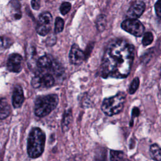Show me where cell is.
I'll return each instance as SVG.
<instances>
[{"instance_id":"cell-1","label":"cell","mask_w":161,"mask_h":161,"mask_svg":"<svg viewBox=\"0 0 161 161\" xmlns=\"http://www.w3.org/2000/svg\"><path fill=\"white\" fill-rule=\"evenodd\" d=\"M134 54V47L126 41L116 39L110 42L104 50L101 60L102 77H126L131 69Z\"/></svg>"},{"instance_id":"cell-2","label":"cell","mask_w":161,"mask_h":161,"mask_svg":"<svg viewBox=\"0 0 161 161\" xmlns=\"http://www.w3.org/2000/svg\"><path fill=\"white\" fill-rule=\"evenodd\" d=\"M45 135L38 127L33 128L30 132L27 141V153L31 158H36L42 155L44 151Z\"/></svg>"},{"instance_id":"cell-3","label":"cell","mask_w":161,"mask_h":161,"mask_svg":"<svg viewBox=\"0 0 161 161\" xmlns=\"http://www.w3.org/2000/svg\"><path fill=\"white\" fill-rule=\"evenodd\" d=\"M58 97L56 94L41 96L35 103V114L38 117H44L50 114L57 106Z\"/></svg>"},{"instance_id":"cell-4","label":"cell","mask_w":161,"mask_h":161,"mask_svg":"<svg viewBox=\"0 0 161 161\" xmlns=\"http://www.w3.org/2000/svg\"><path fill=\"white\" fill-rule=\"evenodd\" d=\"M125 98V94L119 92L113 97L104 99L101 106L102 111L105 114L109 116L118 114L124 107Z\"/></svg>"},{"instance_id":"cell-5","label":"cell","mask_w":161,"mask_h":161,"mask_svg":"<svg viewBox=\"0 0 161 161\" xmlns=\"http://www.w3.org/2000/svg\"><path fill=\"white\" fill-rule=\"evenodd\" d=\"M121 28L126 32L138 37L143 34L145 30L143 25L137 19H125L121 23Z\"/></svg>"},{"instance_id":"cell-6","label":"cell","mask_w":161,"mask_h":161,"mask_svg":"<svg viewBox=\"0 0 161 161\" xmlns=\"http://www.w3.org/2000/svg\"><path fill=\"white\" fill-rule=\"evenodd\" d=\"M52 20V16L49 12H43L41 13L38 16V23L36 27L37 33L42 36L47 35L51 29Z\"/></svg>"},{"instance_id":"cell-7","label":"cell","mask_w":161,"mask_h":161,"mask_svg":"<svg viewBox=\"0 0 161 161\" xmlns=\"http://www.w3.org/2000/svg\"><path fill=\"white\" fill-rule=\"evenodd\" d=\"M145 9V3L142 1H134L130 6L127 13L126 16L128 19H136V18L141 16Z\"/></svg>"},{"instance_id":"cell-8","label":"cell","mask_w":161,"mask_h":161,"mask_svg":"<svg viewBox=\"0 0 161 161\" xmlns=\"http://www.w3.org/2000/svg\"><path fill=\"white\" fill-rule=\"evenodd\" d=\"M22 57L18 53L11 54L6 63V67L9 72H19L22 69Z\"/></svg>"},{"instance_id":"cell-9","label":"cell","mask_w":161,"mask_h":161,"mask_svg":"<svg viewBox=\"0 0 161 161\" xmlns=\"http://www.w3.org/2000/svg\"><path fill=\"white\" fill-rule=\"evenodd\" d=\"M84 52L76 44H74L70 48L69 58L70 64L75 65H80L85 60Z\"/></svg>"},{"instance_id":"cell-10","label":"cell","mask_w":161,"mask_h":161,"mask_svg":"<svg viewBox=\"0 0 161 161\" xmlns=\"http://www.w3.org/2000/svg\"><path fill=\"white\" fill-rule=\"evenodd\" d=\"M25 100L24 94L21 86H16L13 89L12 95V104L14 108H18L21 107Z\"/></svg>"},{"instance_id":"cell-11","label":"cell","mask_w":161,"mask_h":161,"mask_svg":"<svg viewBox=\"0 0 161 161\" xmlns=\"http://www.w3.org/2000/svg\"><path fill=\"white\" fill-rule=\"evenodd\" d=\"M53 63V62L50 57L47 55H43L38 58L36 62V65L40 69L45 70L52 69Z\"/></svg>"},{"instance_id":"cell-12","label":"cell","mask_w":161,"mask_h":161,"mask_svg":"<svg viewBox=\"0 0 161 161\" xmlns=\"http://www.w3.org/2000/svg\"><path fill=\"white\" fill-rule=\"evenodd\" d=\"M11 112V108L6 100L1 99L0 104V118L1 119H3L7 118Z\"/></svg>"},{"instance_id":"cell-13","label":"cell","mask_w":161,"mask_h":161,"mask_svg":"<svg viewBox=\"0 0 161 161\" xmlns=\"http://www.w3.org/2000/svg\"><path fill=\"white\" fill-rule=\"evenodd\" d=\"M72 111L71 109H69L66 111H65L62 121V128L64 132L67 131L69 130V125L70 123L71 119H72Z\"/></svg>"},{"instance_id":"cell-14","label":"cell","mask_w":161,"mask_h":161,"mask_svg":"<svg viewBox=\"0 0 161 161\" xmlns=\"http://www.w3.org/2000/svg\"><path fill=\"white\" fill-rule=\"evenodd\" d=\"M150 153L152 158L155 161H161V148L156 143L150 147Z\"/></svg>"},{"instance_id":"cell-15","label":"cell","mask_w":161,"mask_h":161,"mask_svg":"<svg viewBox=\"0 0 161 161\" xmlns=\"http://www.w3.org/2000/svg\"><path fill=\"white\" fill-rule=\"evenodd\" d=\"M128 158L123 152L119 150H110V161H125Z\"/></svg>"},{"instance_id":"cell-16","label":"cell","mask_w":161,"mask_h":161,"mask_svg":"<svg viewBox=\"0 0 161 161\" xmlns=\"http://www.w3.org/2000/svg\"><path fill=\"white\" fill-rule=\"evenodd\" d=\"M107 21L106 16L104 14H99L96 20V25L97 29L99 31H103L105 30Z\"/></svg>"},{"instance_id":"cell-17","label":"cell","mask_w":161,"mask_h":161,"mask_svg":"<svg viewBox=\"0 0 161 161\" xmlns=\"http://www.w3.org/2000/svg\"><path fill=\"white\" fill-rule=\"evenodd\" d=\"M41 77L42 81V86H43L45 87H50L55 83L54 77L50 74L47 73L41 76Z\"/></svg>"},{"instance_id":"cell-18","label":"cell","mask_w":161,"mask_h":161,"mask_svg":"<svg viewBox=\"0 0 161 161\" xmlns=\"http://www.w3.org/2000/svg\"><path fill=\"white\" fill-rule=\"evenodd\" d=\"M10 5L12 8L13 11L14 13L13 14V16H14V18L16 19H18L21 18V13L20 11V4L18 1H11L10 3Z\"/></svg>"},{"instance_id":"cell-19","label":"cell","mask_w":161,"mask_h":161,"mask_svg":"<svg viewBox=\"0 0 161 161\" xmlns=\"http://www.w3.org/2000/svg\"><path fill=\"white\" fill-rule=\"evenodd\" d=\"M94 161H107L106 150L102 148L98 150L95 154Z\"/></svg>"},{"instance_id":"cell-20","label":"cell","mask_w":161,"mask_h":161,"mask_svg":"<svg viewBox=\"0 0 161 161\" xmlns=\"http://www.w3.org/2000/svg\"><path fill=\"white\" fill-rule=\"evenodd\" d=\"M64 27V21L62 18L57 17L55 19V26H54V32L55 33H58L62 31Z\"/></svg>"},{"instance_id":"cell-21","label":"cell","mask_w":161,"mask_h":161,"mask_svg":"<svg viewBox=\"0 0 161 161\" xmlns=\"http://www.w3.org/2000/svg\"><path fill=\"white\" fill-rule=\"evenodd\" d=\"M153 40V36L151 32H146L142 39V44L144 46H147L152 43Z\"/></svg>"},{"instance_id":"cell-22","label":"cell","mask_w":161,"mask_h":161,"mask_svg":"<svg viewBox=\"0 0 161 161\" xmlns=\"http://www.w3.org/2000/svg\"><path fill=\"white\" fill-rule=\"evenodd\" d=\"M139 84H140L139 79L138 77H135L130 84V86L129 87V93L130 94H134L137 90V89L138 88Z\"/></svg>"},{"instance_id":"cell-23","label":"cell","mask_w":161,"mask_h":161,"mask_svg":"<svg viewBox=\"0 0 161 161\" xmlns=\"http://www.w3.org/2000/svg\"><path fill=\"white\" fill-rule=\"evenodd\" d=\"M71 9V4L69 2H64L60 6V11L62 15L67 14Z\"/></svg>"},{"instance_id":"cell-24","label":"cell","mask_w":161,"mask_h":161,"mask_svg":"<svg viewBox=\"0 0 161 161\" xmlns=\"http://www.w3.org/2000/svg\"><path fill=\"white\" fill-rule=\"evenodd\" d=\"M31 84L34 88H38L42 86V77L40 75L34 76L31 81Z\"/></svg>"},{"instance_id":"cell-25","label":"cell","mask_w":161,"mask_h":161,"mask_svg":"<svg viewBox=\"0 0 161 161\" xmlns=\"http://www.w3.org/2000/svg\"><path fill=\"white\" fill-rule=\"evenodd\" d=\"M56 41H57L56 36L54 35H52L51 36H49L47 38L45 42L48 46H53L56 43Z\"/></svg>"},{"instance_id":"cell-26","label":"cell","mask_w":161,"mask_h":161,"mask_svg":"<svg viewBox=\"0 0 161 161\" xmlns=\"http://www.w3.org/2000/svg\"><path fill=\"white\" fill-rule=\"evenodd\" d=\"M155 13L158 17L161 18V0L157 1L155 4Z\"/></svg>"},{"instance_id":"cell-27","label":"cell","mask_w":161,"mask_h":161,"mask_svg":"<svg viewBox=\"0 0 161 161\" xmlns=\"http://www.w3.org/2000/svg\"><path fill=\"white\" fill-rule=\"evenodd\" d=\"M10 40L5 37L1 36V47H4L5 48H8L9 46H10Z\"/></svg>"},{"instance_id":"cell-28","label":"cell","mask_w":161,"mask_h":161,"mask_svg":"<svg viewBox=\"0 0 161 161\" xmlns=\"http://www.w3.org/2000/svg\"><path fill=\"white\" fill-rule=\"evenodd\" d=\"M31 5L33 9L35 10H38L40 8V1L38 0H32L31 1Z\"/></svg>"},{"instance_id":"cell-29","label":"cell","mask_w":161,"mask_h":161,"mask_svg":"<svg viewBox=\"0 0 161 161\" xmlns=\"http://www.w3.org/2000/svg\"><path fill=\"white\" fill-rule=\"evenodd\" d=\"M139 114H140L139 109H138V108H136V107H135V108L133 109V110H132V114H131V115H132V119H131V120H133V118L138 116L139 115Z\"/></svg>"},{"instance_id":"cell-30","label":"cell","mask_w":161,"mask_h":161,"mask_svg":"<svg viewBox=\"0 0 161 161\" xmlns=\"http://www.w3.org/2000/svg\"><path fill=\"white\" fill-rule=\"evenodd\" d=\"M125 161H131V160H130L128 158V159H126Z\"/></svg>"},{"instance_id":"cell-31","label":"cell","mask_w":161,"mask_h":161,"mask_svg":"<svg viewBox=\"0 0 161 161\" xmlns=\"http://www.w3.org/2000/svg\"><path fill=\"white\" fill-rule=\"evenodd\" d=\"M160 74H161V72H160Z\"/></svg>"}]
</instances>
